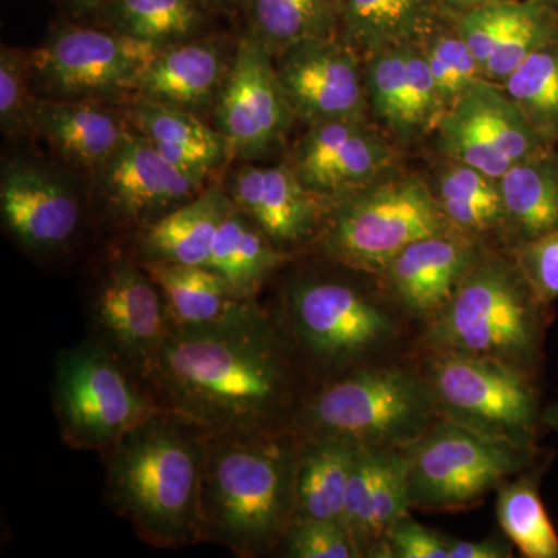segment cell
I'll list each match as a JSON object with an SVG mask.
<instances>
[{"mask_svg": "<svg viewBox=\"0 0 558 558\" xmlns=\"http://www.w3.org/2000/svg\"><path fill=\"white\" fill-rule=\"evenodd\" d=\"M310 384L284 330L256 300L218 322L171 326L142 379L157 409L208 435L289 428Z\"/></svg>", "mask_w": 558, "mask_h": 558, "instance_id": "obj_1", "label": "cell"}, {"mask_svg": "<svg viewBox=\"0 0 558 558\" xmlns=\"http://www.w3.org/2000/svg\"><path fill=\"white\" fill-rule=\"evenodd\" d=\"M301 439L292 429L208 435L201 483V542L236 557L282 549L295 513Z\"/></svg>", "mask_w": 558, "mask_h": 558, "instance_id": "obj_2", "label": "cell"}, {"mask_svg": "<svg viewBox=\"0 0 558 558\" xmlns=\"http://www.w3.org/2000/svg\"><path fill=\"white\" fill-rule=\"evenodd\" d=\"M208 433L157 410L105 458V494L142 542L179 549L201 542V483Z\"/></svg>", "mask_w": 558, "mask_h": 558, "instance_id": "obj_3", "label": "cell"}, {"mask_svg": "<svg viewBox=\"0 0 558 558\" xmlns=\"http://www.w3.org/2000/svg\"><path fill=\"white\" fill-rule=\"evenodd\" d=\"M548 307L512 255L484 245L450 303L422 326L421 343L427 351L499 360L535 377L542 368Z\"/></svg>", "mask_w": 558, "mask_h": 558, "instance_id": "obj_4", "label": "cell"}, {"mask_svg": "<svg viewBox=\"0 0 558 558\" xmlns=\"http://www.w3.org/2000/svg\"><path fill=\"white\" fill-rule=\"evenodd\" d=\"M274 315L314 385L384 362L402 333V312L387 293L344 278L299 279Z\"/></svg>", "mask_w": 558, "mask_h": 558, "instance_id": "obj_5", "label": "cell"}, {"mask_svg": "<svg viewBox=\"0 0 558 558\" xmlns=\"http://www.w3.org/2000/svg\"><path fill=\"white\" fill-rule=\"evenodd\" d=\"M438 418L424 371L377 362L318 381L290 422L300 438L402 450Z\"/></svg>", "mask_w": 558, "mask_h": 558, "instance_id": "obj_6", "label": "cell"}, {"mask_svg": "<svg viewBox=\"0 0 558 558\" xmlns=\"http://www.w3.org/2000/svg\"><path fill=\"white\" fill-rule=\"evenodd\" d=\"M451 230L429 183L398 168L330 202L319 241L330 259L379 277L413 242Z\"/></svg>", "mask_w": 558, "mask_h": 558, "instance_id": "obj_7", "label": "cell"}, {"mask_svg": "<svg viewBox=\"0 0 558 558\" xmlns=\"http://www.w3.org/2000/svg\"><path fill=\"white\" fill-rule=\"evenodd\" d=\"M411 509H468L531 470L538 449L488 438L438 417L402 449Z\"/></svg>", "mask_w": 558, "mask_h": 558, "instance_id": "obj_8", "label": "cell"}, {"mask_svg": "<svg viewBox=\"0 0 558 558\" xmlns=\"http://www.w3.org/2000/svg\"><path fill=\"white\" fill-rule=\"evenodd\" d=\"M427 354L422 371L438 417L488 438L537 449L543 410L534 376L469 352Z\"/></svg>", "mask_w": 558, "mask_h": 558, "instance_id": "obj_9", "label": "cell"}, {"mask_svg": "<svg viewBox=\"0 0 558 558\" xmlns=\"http://www.w3.org/2000/svg\"><path fill=\"white\" fill-rule=\"evenodd\" d=\"M53 409L65 446L100 454L159 410L142 381L90 339L58 354Z\"/></svg>", "mask_w": 558, "mask_h": 558, "instance_id": "obj_10", "label": "cell"}, {"mask_svg": "<svg viewBox=\"0 0 558 558\" xmlns=\"http://www.w3.org/2000/svg\"><path fill=\"white\" fill-rule=\"evenodd\" d=\"M163 47L119 32L70 28L31 53L32 78L60 100L135 90Z\"/></svg>", "mask_w": 558, "mask_h": 558, "instance_id": "obj_11", "label": "cell"}, {"mask_svg": "<svg viewBox=\"0 0 558 558\" xmlns=\"http://www.w3.org/2000/svg\"><path fill=\"white\" fill-rule=\"evenodd\" d=\"M295 119L274 53L245 33L216 105V120L229 153L241 159H258L279 145Z\"/></svg>", "mask_w": 558, "mask_h": 558, "instance_id": "obj_12", "label": "cell"}, {"mask_svg": "<svg viewBox=\"0 0 558 558\" xmlns=\"http://www.w3.org/2000/svg\"><path fill=\"white\" fill-rule=\"evenodd\" d=\"M438 143L447 160L501 179L521 160L548 148L497 83L481 80L439 120Z\"/></svg>", "mask_w": 558, "mask_h": 558, "instance_id": "obj_13", "label": "cell"}, {"mask_svg": "<svg viewBox=\"0 0 558 558\" xmlns=\"http://www.w3.org/2000/svg\"><path fill=\"white\" fill-rule=\"evenodd\" d=\"M90 340L142 381L171 329L163 295L142 264L117 260L90 304Z\"/></svg>", "mask_w": 558, "mask_h": 558, "instance_id": "obj_14", "label": "cell"}, {"mask_svg": "<svg viewBox=\"0 0 558 558\" xmlns=\"http://www.w3.org/2000/svg\"><path fill=\"white\" fill-rule=\"evenodd\" d=\"M275 65L293 113L307 126L369 119L362 57L339 36L290 44Z\"/></svg>", "mask_w": 558, "mask_h": 558, "instance_id": "obj_15", "label": "cell"}, {"mask_svg": "<svg viewBox=\"0 0 558 558\" xmlns=\"http://www.w3.org/2000/svg\"><path fill=\"white\" fill-rule=\"evenodd\" d=\"M398 160L395 143L368 120H337L307 126L288 165L330 204L398 170Z\"/></svg>", "mask_w": 558, "mask_h": 558, "instance_id": "obj_16", "label": "cell"}, {"mask_svg": "<svg viewBox=\"0 0 558 558\" xmlns=\"http://www.w3.org/2000/svg\"><path fill=\"white\" fill-rule=\"evenodd\" d=\"M369 116L389 137L411 145L442 119L435 80L418 44L377 51L363 61Z\"/></svg>", "mask_w": 558, "mask_h": 558, "instance_id": "obj_17", "label": "cell"}, {"mask_svg": "<svg viewBox=\"0 0 558 558\" xmlns=\"http://www.w3.org/2000/svg\"><path fill=\"white\" fill-rule=\"evenodd\" d=\"M484 245L457 230L413 242L379 275L385 293L403 317L427 325L453 299Z\"/></svg>", "mask_w": 558, "mask_h": 558, "instance_id": "obj_18", "label": "cell"}, {"mask_svg": "<svg viewBox=\"0 0 558 558\" xmlns=\"http://www.w3.org/2000/svg\"><path fill=\"white\" fill-rule=\"evenodd\" d=\"M227 193L281 252L301 247L325 229L328 202L307 190L288 163L242 167Z\"/></svg>", "mask_w": 558, "mask_h": 558, "instance_id": "obj_19", "label": "cell"}, {"mask_svg": "<svg viewBox=\"0 0 558 558\" xmlns=\"http://www.w3.org/2000/svg\"><path fill=\"white\" fill-rule=\"evenodd\" d=\"M101 174L113 215L143 227L196 197L204 183L165 159L148 138L131 132Z\"/></svg>", "mask_w": 558, "mask_h": 558, "instance_id": "obj_20", "label": "cell"}, {"mask_svg": "<svg viewBox=\"0 0 558 558\" xmlns=\"http://www.w3.org/2000/svg\"><path fill=\"white\" fill-rule=\"evenodd\" d=\"M454 27L483 69L501 84L534 51L558 40V9L538 0H509L454 17Z\"/></svg>", "mask_w": 558, "mask_h": 558, "instance_id": "obj_21", "label": "cell"}, {"mask_svg": "<svg viewBox=\"0 0 558 558\" xmlns=\"http://www.w3.org/2000/svg\"><path fill=\"white\" fill-rule=\"evenodd\" d=\"M0 211L14 240L33 252L68 245L83 218L70 186L44 168L22 161L3 171Z\"/></svg>", "mask_w": 558, "mask_h": 558, "instance_id": "obj_22", "label": "cell"}, {"mask_svg": "<svg viewBox=\"0 0 558 558\" xmlns=\"http://www.w3.org/2000/svg\"><path fill=\"white\" fill-rule=\"evenodd\" d=\"M410 510L402 450L360 447L341 515L360 557L377 558L389 529Z\"/></svg>", "mask_w": 558, "mask_h": 558, "instance_id": "obj_23", "label": "cell"}, {"mask_svg": "<svg viewBox=\"0 0 558 558\" xmlns=\"http://www.w3.org/2000/svg\"><path fill=\"white\" fill-rule=\"evenodd\" d=\"M222 186L204 189L193 199L143 227L138 234L142 263H171L207 267L213 241L231 207Z\"/></svg>", "mask_w": 558, "mask_h": 558, "instance_id": "obj_24", "label": "cell"}, {"mask_svg": "<svg viewBox=\"0 0 558 558\" xmlns=\"http://www.w3.org/2000/svg\"><path fill=\"white\" fill-rule=\"evenodd\" d=\"M28 121L65 159L86 168L105 167L130 135L116 113L75 100L32 101Z\"/></svg>", "mask_w": 558, "mask_h": 558, "instance_id": "obj_25", "label": "cell"}, {"mask_svg": "<svg viewBox=\"0 0 558 558\" xmlns=\"http://www.w3.org/2000/svg\"><path fill=\"white\" fill-rule=\"evenodd\" d=\"M227 70L222 50L213 43L163 47L140 76L135 90L148 100L191 110L218 98Z\"/></svg>", "mask_w": 558, "mask_h": 558, "instance_id": "obj_26", "label": "cell"}, {"mask_svg": "<svg viewBox=\"0 0 558 558\" xmlns=\"http://www.w3.org/2000/svg\"><path fill=\"white\" fill-rule=\"evenodd\" d=\"M132 124L165 159L204 182L229 153L220 131L211 130L190 110L143 98L130 112Z\"/></svg>", "mask_w": 558, "mask_h": 558, "instance_id": "obj_27", "label": "cell"}, {"mask_svg": "<svg viewBox=\"0 0 558 558\" xmlns=\"http://www.w3.org/2000/svg\"><path fill=\"white\" fill-rule=\"evenodd\" d=\"M439 0H340V28L360 57L421 44L436 31L442 13Z\"/></svg>", "mask_w": 558, "mask_h": 558, "instance_id": "obj_28", "label": "cell"}, {"mask_svg": "<svg viewBox=\"0 0 558 558\" xmlns=\"http://www.w3.org/2000/svg\"><path fill=\"white\" fill-rule=\"evenodd\" d=\"M292 253L281 252L231 204L213 241L207 267L226 279L236 299L255 300L271 275L284 266Z\"/></svg>", "mask_w": 558, "mask_h": 558, "instance_id": "obj_29", "label": "cell"}, {"mask_svg": "<svg viewBox=\"0 0 558 558\" xmlns=\"http://www.w3.org/2000/svg\"><path fill=\"white\" fill-rule=\"evenodd\" d=\"M300 438V436H299ZM293 523L340 520L360 447L337 438H300Z\"/></svg>", "mask_w": 558, "mask_h": 558, "instance_id": "obj_30", "label": "cell"}, {"mask_svg": "<svg viewBox=\"0 0 558 558\" xmlns=\"http://www.w3.org/2000/svg\"><path fill=\"white\" fill-rule=\"evenodd\" d=\"M451 229L484 244L487 238L508 234L499 179L461 161L449 160L429 185Z\"/></svg>", "mask_w": 558, "mask_h": 558, "instance_id": "obj_31", "label": "cell"}, {"mask_svg": "<svg viewBox=\"0 0 558 558\" xmlns=\"http://www.w3.org/2000/svg\"><path fill=\"white\" fill-rule=\"evenodd\" d=\"M508 236L526 242L558 230V157L543 149L510 168L501 179Z\"/></svg>", "mask_w": 558, "mask_h": 558, "instance_id": "obj_32", "label": "cell"}, {"mask_svg": "<svg viewBox=\"0 0 558 558\" xmlns=\"http://www.w3.org/2000/svg\"><path fill=\"white\" fill-rule=\"evenodd\" d=\"M140 264L160 289L171 326L218 322L244 301L236 299L226 279L208 267L142 260Z\"/></svg>", "mask_w": 558, "mask_h": 558, "instance_id": "obj_33", "label": "cell"}, {"mask_svg": "<svg viewBox=\"0 0 558 558\" xmlns=\"http://www.w3.org/2000/svg\"><path fill=\"white\" fill-rule=\"evenodd\" d=\"M248 33L278 54L290 44L333 38L340 31V0H245Z\"/></svg>", "mask_w": 558, "mask_h": 558, "instance_id": "obj_34", "label": "cell"}, {"mask_svg": "<svg viewBox=\"0 0 558 558\" xmlns=\"http://www.w3.org/2000/svg\"><path fill=\"white\" fill-rule=\"evenodd\" d=\"M538 473L526 470L497 490V519L506 537L526 558H558V534L549 519Z\"/></svg>", "mask_w": 558, "mask_h": 558, "instance_id": "obj_35", "label": "cell"}, {"mask_svg": "<svg viewBox=\"0 0 558 558\" xmlns=\"http://www.w3.org/2000/svg\"><path fill=\"white\" fill-rule=\"evenodd\" d=\"M499 86L553 148L558 140V40L534 51Z\"/></svg>", "mask_w": 558, "mask_h": 558, "instance_id": "obj_36", "label": "cell"}, {"mask_svg": "<svg viewBox=\"0 0 558 558\" xmlns=\"http://www.w3.org/2000/svg\"><path fill=\"white\" fill-rule=\"evenodd\" d=\"M110 20L116 32L168 47L199 31L202 13L196 0H112Z\"/></svg>", "mask_w": 558, "mask_h": 558, "instance_id": "obj_37", "label": "cell"}, {"mask_svg": "<svg viewBox=\"0 0 558 558\" xmlns=\"http://www.w3.org/2000/svg\"><path fill=\"white\" fill-rule=\"evenodd\" d=\"M418 46L427 58L444 112L451 108L473 84L486 80L478 60L470 51L454 24L451 28L440 24Z\"/></svg>", "mask_w": 558, "mask_h": 558, "instance_id": "obj_38", "label": "cell"}, {"mask_svg": "<svg viewBox=\"0 0 558 558\" xmlns=\"http://www.w3.org/2000/svg\"><path fill=\"white\" fill-rule=\"evenodd\" d=\"M32 80L31 54L2 47L0 51V128L14 137L31 130L32 100L28 81Z\"/></svg>", "mask_w": 558, "mask_h": 558, "instance_id": "obj_39", "label": "cell"}, {"mask_svg": "<svg viewBox=\"0 0 558 558\" xmlns=\"http://www.w3.org/2000/svg\"><path fill=\"white\" fill-rule=\"evenodd\" d=\"M281 553L290 558H359L340 520L296 521L289 527Z\"/></svg>", "mask_w": 558, "mask_h": 558, "instance_id": "obj_40", "label": "cell"}, {"mask_svg": "<svg viewBox=\"0 0 558 558\" xmlns=\"http://www.w3.org/2000/svg\"><path fill=\"white\" fill-rule=\"evenodd\" d=\"M512 256L543 303L558 300V230L515 244Z\"/></svg>", "mask_w": 558, "mask_h": 558, "instance_id": "obj_41", "label": "cell"}, {"mask_svg": "<svg viewBox=\"0 0 558 558\" xmlns=\"http://www.w3.org/2000/svg\"><path fill=\"white\" fill-rule=\"evenodd\" d=\"M377 558H450V554L446 535L407 515L389 529Z\"/></svg>", "mask_w": 558, "mask_h": 558, "instance_id": "obj_42", "label": "cell"}, {"mask_svg": "<svg viewBox=\"0 0 558 558\" xmlns=\"http://www.w3.org/2000/svg\"><path fill=\"white\" fill-rule=\"evenodd\" d=\"M450 558H510L513 545L508 537H488L480 542L447 537Z\"/></svg>", "mask_w": 558, "mask_h": 558, "instance_id": "obj_43", "label": "cell"}, {"mask_svg": "<svg viewBox=\"0 0 558 558\" xmlns=\"http://www.w3.org/2000/svg\"><path fill=\"white\" fill-rule=\"evenodd\" d=\"M444 13L458 17L461 14L470 13L486 7L497 5V3L509 2V0H439Z\"/></svg>", "mask_w": 558, "mask_h": 558, "instance_id": "obj_44", "label": "cell"}, {"mask_svg": "<svg viewBox=\"0 0 558 558\" xmlns=\"http://www.w3.org/2000/svg\"><path fill=\"white\" fill-rule=\"evenodd\" d=\"M543 425L553 428L554 432L558 433V400L553 405L548 407L543 411Z\"/></svg>", "mask_w": 558, "mask_h": 558, "instance_id": "obj_45", "label": "cell"}, {"mask_svg": "<svg viewBox=\"0 0 558 558\" xmlns=\"http://www.w3.org/2000/svg\"><path fill=\"white\" fill-rule=\"evenodd\" d=\"M69 2L78 13H87V11L98 9L102 0H69Z\"/></svg>", "mask_w": 558, "mask_h": 558, "instance_id": "obj_46", "label": "cell"}, {"mask_svg": "<svg viewBox=\"0 0 558 558\" xmlns=\"http://www.w3.org/2000/svg\"><path fill=\"white\" fill-rule=\"evenodd\" d=\"M205 2L209 3V5L215 7V9H223L229 10L236 7L240 2H245V0H205Z\"/></svg>", "mask_w": 558, "mask_h": 558, "instance_id": "obj_47", "label": "cell"}, {"mask_svg": "<svg viewBox=\"0 0 558 558\" xmlns=\"http://www.w3.org/2000/svg\"><path fill=\"white\" fill-rule=\"evenodd\" d=\"M538 2L546 3V5L556 7L558 9V0H538Z\"/></svg>", "mask_w": 558, "mask_h": 558, "instance_id": "obj_48", "label": "cell"}]
</instances>
